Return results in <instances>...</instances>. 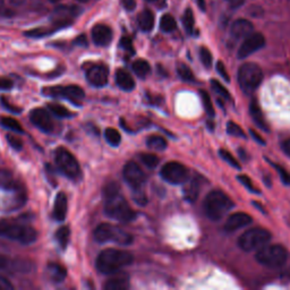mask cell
<instances>
[{"mask_svg":"<svg viewBox=\"0 0 290 290\" xmlns=\"http://www.w3.org/2000/svg\"><path fill=\"white\" fill-rule=\"evenodd\" d=\"M128 278L125 276H118L108 280V282L104 286V288L107 290H125L128 288Z\"/></svg>","mask_w":290,"mask_h":290,"instance_id":"cell-24","label":"cell"},{"mask_svg":"<svg viewBox=\"0 0 290 290\" xmlns=\"http://www.w3.org/2000/svg\"><path fill=\"white\" fill-rule=\"evenodd\" d=\"M94 238L99 242H113L119 245H129L133 242V236L124 229L118 227L109 225V223H101L94 230Z\"/></svg>","mask_w":290,"mask_h":290,"instance_id":"cell-6","label":"cell"},{"mask_svg":"<svg viewBox=\"0 0 290 290\" xmlns=\"http://www.w3.org/2000/svg\"><path fill=\"white\" fill-rule=\"evenodd\" d=\"M75 43H77L78 46H86L88 45V40H86L85 35H80L75 40Z\"/></svg>","mask_w":290,"mask_h":290,"instance_id":"cell-53","label":"cell"},{"mask_svg":"<svg viewBox=\"0 0 290 290\" xmlns=\"http://www.w3.org/2000/svg\"><path fill=\"white\" fill-rule=\"evenodd\" d=\"M230 1H231V0H230Z\"/></svg>","mask_w":290,"mask_h":290,"instance_id":"cell-60","label":"cell"},{"mask_svg":"<svg viewBox=\"0 0 290 290\" xmlns=\"http://www.w3.org/2000/svg\"><path fill=\"white\" fill-rule=\"evenodd\" d=\"M160 27H161L163 32L170 33L172 31L176 30L177 23H176V19L174 18V16H171L170 14H166L163 15L161 19H160Z\"/></svg>","mask_w":290,"mask_h":290,"instance_id":"cell-27","label":"cell"},{"mask_svg":"<svg viewBox=\"0 0 290 290\" xmlns=\"http://www.w3.org/2000/svg\"><path fill=\"white\" fill-rule=\"evenodd\" d=\"M199 58H201L202 64L204 65L206 68L211 67V65H212V54H211L209 49L202 47L201 50H199Z\"/></svg>","mask_w":290,"mask_h":290,"instance_id":"cell-40","label":"cell"},{"mask_svg":"<svg viewBox=\"0 0 290 290\" xmlns=\"http://www.w3.org/2000/svg\"><path fill=\"white\" fill-rule=\"evenodd\" d=\"M77 1H78V2H82V3H84V2H88L89 0H77Z\"/></svg>","mask_w":290,"mask_h":290,"instance_id":"cell-57","label":"cell"},{"mask_svg":"<svg viewBox=\"0 0 290 290\" xmlns=\"http://www.w3.org/2000/svg\"><path fill=\"white\" fill-rule=\"evenodd\" d=\"M104 137L107 142L112 146H118L121 142L120 133L115 128H107L104 132Z\"/></svg>","mask_w":290,"mask_h":290,"instance_id":"cell-32","label":"cell"},{"mask_svg":"<svg viewBox=\"0 0 290 290\" xmlns=\"http://www.w3.org/2000/svg\"><path fill=\"white\" fill-rule=\"evenodd\" d=\"M249 111H250V116H252L254 123H255L260 128L264 129V131H268V127H266V123L264 120L263 113H262L260 105L257 104L255 100H253L252 103H250Z\"/></svg>","mask_w":290,"mask_h":290,"instance_id":"cell-23","label":"cell"},{"mask_svg":"<svg viewBox=\"0 0 290 290\" xmlns=\"http://www.w3.org/2000/svg\"><path fill=\"white\" fill-rule=\"evenodd\" d=\"M282 150H284V152L286 154H287L288 156H290V139L285 141L284 143H282Z\"/></svg>","mask_w":290,"mask_h":290,"instance_id":"cell-51","label":"cell"},{"mask_svg":"<svg viewBox=\"0 0 290 290\" xmlns=\"http://www.w3.org/2000/svg\"><path fill=\"white\" fill-rule=\"evenodd\" d=\"M148 1H156V0H148Z\"/></svg>","mask_w":290,"mask_h":290,"instance_id":"cell-59","label":"cell"},{"mask_svg":"<svg viewBox=\"0 0 290 290\" xmlns=\"http://www.w3.org/2000/svg\"><path fill=\"white\" fill-rule=\"evenodd\" d=\"M134 257L129 252L116 248L102 250L97 258V268L103 274H113L131 265Z\"/></svg>","mask_w":290,"mask_h":290,"instance_id":"cell-1","label":"cell"},{"mask_svg":"<svg viewBox=\"0 0 290 290\" xmlns=\"http://www.w3.org/2000/svg\"><path fill=\"white\" fill-rule=\"evenodd\" d=\"M1 102H2V104H3V107H6L7 109H8V110H10V111H13V112H15V113H18V112H21L22 110H21V108H17V107H14L13 104L11 103H9L8 101H7L5 97H1Z\"/></svg>","mask_w":290,"mask_h":290,"instance_id":"cell-50","label":"cell"},{"mask_svg":"<svg viewBox=\"0 0 290 290\" xmlns=\"http://www.w3.org/2000/svg\"><path fill=\"white\" fill-rule=\"evenodd\" d=\"M256 260L262 265L268 268H280L287 261L288 254L282 246L280 245H264L256 252Z\"/></svg>","mask_w":290,"mask_h":290,"instance_id":"cell-7","label":"cell"},{"mask_svg":"<svg viewBox=\"0 0 290 290\" xmlns=\"http://www.w3.org/2000/svg\"><path fill=\"white\" fill-rule=\"evenodd\" d=\"M211 86H212L213 91L217 92L219 96L223 97V99H226V100L231 99V96H230V93L228 92V90H227L219 81H217V80L211 81Z\"/></svg>","mask_w":290,"mask_h":290,"instance_id":"cell-35","label":"cell"},{"mask_svg":"<svg viewBox=\"0 0 290 290\" xmlns=\"http://www.w3.org/2000/svg\"><path fill=\"white\" fill-rule=\"evenodd\" d=\"M104 212L108 217L120 222H131L136 217L135 211L132 210L126 199L119 193L105 196Z\"/></svg>","mask_w":290,"mask_h":290,"instance_id":"cell-3","label":"cell"},{"mask_svg":"<svg viewBox=\"0 0 290 290\" xmlns=\"http://www.w3.org/2000/svg\"><path fill=\"white\" fill-rule=\"evenodd\" d=\"M57 27H52V29H47V27H39V29H34V30H30L25 32L26 37L30 38H42L46 37V35H49L53 33L54 31H57Z\"/></svg>","mask_w":290,"mask_h":290,"instance_id":"cell-33","label":"cell"},{"mask_svg":"<svg viewBox=\"0 0 290 290\" xmlns=\"http://www.w3.org/2000/svg\"><path fill=\"white\" fill-rule=\"evenodd\" d=\"M48 108L54 116L58 117V118H68V117L73 116V113L70 112L67 108H65L64 105H61V104L50 103L48 105Z\"/></svg>","mask_w":290,"mask_h":290,"instance_id":"cell-31","label":"cell"},{"mask_svg":"<svg viewBox=\"0 0 290 290\" xmlns=\"http://www.w3.org/2000/svg\"><path fill=\"white\" fill-rule=\"evenodd\" d=\"M47 276L54 284H60L66 279L67 272L64 266L58 263H49L47 266Z\"/></svg>","mask_w":290,"mask_h":290,"instance_id":"cell-20","label":"cell"},{"mask_svg":"<svg viewBox=\"0 0 290 290\" xmlns=\"http://www.w3.org/2000/svg\"><path fill=\"white\" fill-rule=\"evenodd\" d=\"M253 31L254 26L252 23H250L248 19L241 18L233 23L230 32L235 39H244L246 37H248L249 34H252Z\"/></svg>","mask_w":290,"mask_h":290,"instance_id":"cell-18","label":"cell"},{"mask_svg":"<svg viewBox=\"0 0 290 290\" xmlns=\"http://www.w3.org/2000/svg\"><path fill=\"white\" fill-rule=\"evenodd\" d=\"M92 40L97 46L105 47L112 40V31L104 24H97L92 29Z\"/></svg>","mask_w":290,"mask_h":290,"instance_id":"cell-16","label":"cell"},{"mask_svg":"<svg viewBox=\"0 0 290 290\" xmlns=\"http://www.w3.org/2000/svg\"><path fill=\"white\" fill-rule=\"evenodd\" d=\"M234 202L228 195L221 191H213L207 194L204 201L205 214L211 220L218 221L229 212Z\"/></svg>","mask_w":290,"mask_h":290,"instance_id":"cell-2","label":"cell"},{"mask_svg":"<svg viewBox=\"0 0 290 290\" xmlns=\"http://www.w3.org/2000/svg\"><path fill=\"white\" fill-rule=\"evenodd\" d=\"M57 167L69 179H77L81 176V168L77 160L65 147H58L54 153Z\"/></svg>","mask_w":290,"mask_h":290,"instance_id":"cell-9","label":"cell"},{"mask_svg":"<svg viewBox=\"0 0 290 290\" xmlns=\"http://www.w3.org/2000/svg\"><path fill=\"white\" fill-rule=\"evenodd\" d=\"M141 160L148 168H155L159 164V158L155 154L143 153L141 154Z\"/></svg>","mask_w":290,"mask_h":290,"instance_id":"cell-39","label":"cell"},{"mask_svg":"<svg viewBox=\"0 0 290 290\" xmlns=\"http://www.w3.org/2000/svg\"><path fill=\"white\" fill-rule=\"evenodd\" d=\"M13 288V285L10 284V281L8 279L0 277V290H11Z\"/></svg>","mask_w":290,"mask_h":290,"instance_id":"cell-48","label":"cell"},{"mask_svg":"<svg viewBox=\"0 0 290 290\" xmlns=\"http://www.w3.org/2000/svg\"><path fill=\"white\" fill-rule=\"evenodd\" d=\"M8 1L13 6H22L25 2V0H8Z\"/></svg>","mask_w":290,"mask_h":290,"instance_id":"cell-54","label":"cell"},{"mask_svg":"<svg viewBox=\"0 0 290 290\" xmlns=\"http://www.w3.org/2000/svg\"><path fill=\"white\" fill-rule=\"evenodd\" d=\"M146 144H147L148 147L152 148V150H155V151H162L167 147L166 139H163L162 136H158V135L151 136L150 139L147 140Z\"/></svg>","mask_w":290,"mask_h":290,"instance_id":"cell-28","label":"cell"},{"mask_svg":"<svg viewBox=\"0 0 290 290\" xmlns=\"http://www.w3.org/2000/svg\"><path fill=\"white\" fill-rule=\"evenodd\" d=\"M68 210V203H67V196L65 193L57 194L56 199H54V205H53V218L57 221H64L67 215Z\"/></svg>","mask_w":290,"mask_h":290,"instance_id":"cell-19","label":"cell"},{"mask_svg":"<svg viewBox=\"0 0 290 290\" xmlns=\"http://www.w3.org/2000/svg\"><path fill=\"white\" fill-rule=\"evenodd\" d=\"M109 72L108 68L104 65H94L91 68H89L86 73V78L89 83L97 86V88H102L108 83Z\"/></svg>","mask_w":290,"mask_h":290,"instance_id":"cell-15","label":"cell"},{"mask_svg":"<svg viewBox=\"0 0 290 290\" xmlns=\"http://www.w3.org/2000/svg\"><path fill=\"white\" fill-rule=\"evenodd\" d=\"M217 70L219 72V74H220V76L226 82H229L230 81V77L228 75V73H227V69L225 67V65H223V62H221V61L218 62V64H217Z\"/></svg>","mask_w":290,"mask_h":290,"instance_id":"cell-46","label":"cell"},{"mask_svg":"<svg viewBox=\"0 0 290 290\" xmlns=\"http://www.w3.org/2000/svg\"><path fill=\"white\" fill-rule=\"evenodd\" d=\"M177 73L178 75L180 76V78L186 82H191L194 80V75H193V72H192L191 68L188 67L187 65L185 64H179L178 67H177Z\"/></svg>","mask_w":290,"mask_h":290,"instance_id":"cell-36","label":"cell"},{"mask_svg":"<svg viewBox=\"0 0 290 290\" xmlns=\"http://www.w3.org/2000/svg\"><path fill=\"white\" fill-rule=\"evenodd\" d=\"M137 22H139L141 30L144 31V32H150L154 26V15L151 10L145 9L140 14Z\"/></svg>","mask_w":290,"mask_h":290,"instance_id":"cell-22","label":"cell"},{"mask_svg":"<svg viewBox=\"0 0 290 290\" xmlns=\"http://www.w3.org/2000/svg\"><path fill=\"white\" fill-rule=\"evenodd\" d=\"M219 153H220L221 158L225 160L226 162H228L230 166H233L234 168H236V169H241V164L238 163V161L236 159H235V156L230 153V152L226 151V150H220L219 151Z\"/></svg>","mask_w":290,"mask_h":290,"instance_id":"cell-41","label":"cell"},{"mask_svg":"<svg viewBox=\"0 0 290 290\" xmlns=\"http://www.w3.org/2000/svg\"><path fill=\"white\" fill-rule=\"evenodd\" d=\"M31 121L37 126L39 129H41L45 133H51L53 131V121L51 116L46 109L38 108L31 111L30 115Z\"/></svg>","mask_w":290,"mask_h":290,"instance_id":"cell-14","label":"cell"},{"mask_svg":"<svg viewBox=\"0 0 290 290\" xmlns=\"http://www.w3.org/2000/svg\"><path fill=\"white\" fill-rule=\"evenodd\" d=\"M271 239V234L263 228H252L245 231L238 241V245L245 252H252L268 244Z\"/></svg>","mask_w":290,"mask_h":290,"instance_id":"cell-8","label":"cell"},{"mask_svg":"<svg viewBox=\"0 0 290 290\" xmlns=\"http://www.w3.org/2000/svg\"><path fill=\"white\" fill-rule=\"evenodd\" d=\"M7 142L9 143V145L11 147L14 148V150H22L23 147V141L19 139L18 136H15V135H11L8 134L7 135Z\"/></svg>","mask_w":290,"mask_h":290,"instance_id":"cell-42","label":"cell"},{"mask_svg":"<svg viewBox=\"0 0 290 290\" xmlns=\"http://www.w3.org/2000/svg\"><path fill=\"white\" fill-rule=\"evenodd\" d=\"M49 1H50V2H53V3H54V2H58V1H60V0H49Z\"/></svg>","mask_w":290,"mask_h":290,"instance_id":"cell-58","label":"cell"},{"mask_svg":"<svg viewBox=\"0 0 290 290\" xmlns=\"http://www.w3.org/2000/svg\"><path fill=\"white\" fill-rule=\"evenodd\" d=\"M227 133L233 136H237V137H242V139H245L246 135L244 131H242V127L237 125L236 123H234V121H229L228 124H227Z\"/></svg>","mask_w":290,"mask_h":290,"instance_id":"cell-37","label":"cell"},{"mask_svg":"<svg viewBox=\"0 0 290 290\" xmlns=\"http://www.w3.org/2000/svg\"><path fill=\"white\" fill-rule=\"evenodd\" d=\"M121 5L126 10H134L135 7H136V1L135 0H121Z\"/></svg>","mask_w":290,"mask_h":290,"instance_id":"cell-49","label":"cell"},{"mask_svg":"<svg viewBox=\"0 0 290 290\" xmlns=\"http://www.w3.org/2000/svg\"><path fill=\"white\" fill-rule=\"evenodd\" d=\"M0 237L8 238L24 245H30L37 241V233L29 226L0 221Z\"/></svg>","mask_w":290,"mask_h":290,"instance_id":"cell-4","label":"cell"},{"mask_svg":"<svg viewBox=\"0 0 290 290\" xmlns=\"http://www.w3.org/2000/svg\"><path fill=\"white\" fill-rule=\"evenodd\" d=\"M274 168H276L277 171L279 172L280 175V178L282 182H284L286 185H290V174L289 172L285 169V168H282L279 164H274Z\"/></svg>","mask_w":290,"mask_h":290,"instance_id":"cell-44","label":"cell"},{"mask_svg":"<svg viewBox=\"0 0 290 290\" xmlns=\"http://www.w3.org/2000/svg\"><path fill=\"white\" fill-rule=\"evenodd\" d=\"M2 7H3V0H0V10H1Z\"/></svg>","mask_w":290,"mask_h":290,"instance_id":"cell-56","label":"cell"},{"mask_svg":"<svg viewBox=\"0 0 290 290\" xmlns=\"http://www.w3.org/2000/svg\"><path fill=\"white\" fill-rule=\"evenodd\" d=\"M133 70H134V73L137 76L145 77L150 74L151 67H150V64H148L146 60L139 59L133 62Z\"/></svg>","mask_w":290,"mask_h":290,"instance_id":"cell-26","label":"cell"},{"mask_svg":"<svg viewBox=\"0 0 290 290\" xmlns=\"http://www.w3.org/2000/svg\"><path fill=\"white\" fill-rule=\"evenodd\" d=\"M0 124H1L5 128H8L15 133L24 132V129H23L22 125L19 124V121L15 118H11V117H2V118L0 119Z\"/></svg>","mask_w":290,"mask_h":290,"instance_id":"cell-29","label":"cell"},{"mask_svg":"<svg viewBox=\"0 0 290 290\" xmlns=\"http://www.w3.org/2000/svg\"><path fill=\"white\" fill-rule=\"evenodd\" d=\"M116 83L124 91H132L135 88L134 78L124 69H118L116 73Z\"/></svg>","mask_w":290,"mask_h":290,"instance_id":"cell-21","label":"cell"},{"mask_svg":"<svg viewBox=\"0 0 290 290\" xmlns=\"http://www.w3.org/2000/svg\"><path fill=\"white\" fill-rule=\"evenodd\" d=\"M249 223H252V217H250V215L244 212H236L231 214L230 217L227 219V221L225 223V229L227 231H236L242 228V227L248 226Z\"/></svg>","mask_w":290,"mask_h":290,"instance_id":"cell-17","label":"cell"},{"mask_svg":"<svg viewBox=\"0 0 290 290\" xmlns=\"http://www.w3.org/2000/svg\"><path fill=\"white\" fill-rule=\"evenodd\" d=\"M249 133H250V135L253 136V139H254V140H256L257 142H260L261 144H265V141H264L263 139H262V137H261L260 135H258L257 133H256L255 131H254V129H250V132H249Z\"/></svg>","mask_w":290,"mask_h":290,"instance_id":"cell-52","label":"cell"},{"mask_svg":"<svg viewBox=\"0 0 290 290\" xmlns=\"http://www.w3.org/2000/svg\"><path fill=\"white\" fill-rule=\"evenodd\" d=\"M238 179H239V182H241L242 185H244L246 188H247V190L249 191V192H253V193H258V191L256 190V187L253 185V183H252V180H250L247 176H244V175H241V176H238Z\"/></svg>","mask_w":290,"mask_h":290,"instance_id":"cell-43","label":"cell"},{"mask_svg":"<svg viewBox=\"0 0 290 290\" xmlns=\"http://www.w3.org/2000/svg\"><path fill=\"white\" fill-rule=\"evenodd\" d=\"M265 46V39L263 34L261 33H252L248 37L245 38L244 42L242 43L241 48L238 50V57L244 59L247 58L250 54L256 52L257 50H260Z\"/></svg>","mask_w":290,"mask_h":290,"instance_id":"cell-12","label":"cell"},{"mask_svg":"<svg viewBox=\"0 0 290 290\" xmlns=\"http://www.w3.org/2000/svg\"><path fill=\"white\" fill-rule=\"evenodd\" d=\"M120 47L125 50V51L134 53V47H133V42H132V40L129 38H127V37L121 38Z\"/></svg>","mask_w":290,"mask_h":290,"instance_id":"cell-45","label":"cell"},{"mask_svg":"<svg viewBox=\"0 0 290 290\" xmlns=\"http://www.w3.org/2000/svg\"><path fill=\"white\" fill-rule=\"evenodd\" d=\"M45 93L50 94L52 97H65L69 102H72L75 105H81L83 103V100L85 97V93L83 89L80 88L78 85H67V86H54V88H50L45 90Z\"/></svg>","mask_w":290,"mask_h":290,"instance_id":"cell-10","label":"cell"},{"mask_svg":"<svg viewBox=\"0 0 290 290\" xmlns=\"http://www.w3.org/2000/svg\"><path fill=\"white\" fill-rule=\"evenodd\" d=\"M123 175L126 183L134 190H139V188L142 187L145 183V179H146L144 172L139 167V164L133 161L125 164Z\"/></svg>","mask_w":290,"mask_h":290,"instance_id":"cell-13","label":"cell"},{"mask_svg":"<svg viewBox=\"0 0 290 290\" xmlns=\"http://www.w3.org/2000/svg\"><path fill=\"white\" fill-rule=\"evenodd\" d=\"M161 177L166 182L174 184V185H179L184 184L188 179V170L184 164L171 161L164 164L161 169Z\"/></svg>","mask_w":290,"mask_h":290,"instance_id":"cell-11","label":"cell"},{"mask_svg":"<svg viewBox=\"0 0 290 290\" xmlns=\"http://www.w3.org/2000/svg\"><path fill=\"white\" fill-rule=\"evenodd\" d=\"M197 3L199 8H201L202 10H205V0H197Z\"/></svg>","mask_w":290,"mask_h":290,"instance_id":"cell-55","label":"cell"},{"mask_svg":"<svg viewBox=\"0 0 290 290\" xmlns=\"http://www.w3.org/2000/svg\"><path fill=\"white\" fill-rule=\"evenodd\" d=\"M199 186H201L199 180L195 178L193 180H191L190 184H188L185 188V197L187 198V201L190 202L196 201L198 193H199Z\"/></svg>","mask_w":290,"mask_h":290,"instance_id":"cell-25","label":"cell"},{"mask_svg":"<svg viewBox=\"0 0 290 290\" xmlns=\"http://www.w3.org/2000/svg\"><path fill=\"white\" fill-rule=\"evenodd\" d=\"M69 237H70V230H69L68 227H66V226L60 227V228L57 230L56 239H57V242H59L61 248L67 247Z\"/></svg>","mask_w":290,"mask_h":290,"instance_id":"cell-30","label":"cell"},{"mask_svg":"<svg viewBox=\"0 0 290 290\" xmlns=\"http://www.w3.org/2000/svg\"><path fill=\"white\" fill-rule=\"evenodd\" d=\"M13 88V82L9 78L0 77V89L1 90H9Z\"/></svg>","mask_w":290,"mask_h":290,"instance_id":"cell-47","label":"cell"},{"mask_svg":"<svg viewBox=\"0 0 290 290\" xmlns=\"http://www.w3.org/2000/svg\"><path fill=\"white\" fill-rule=\"evenodd\" d=\"M183 24L184 27H185L186 32L188 33H193L194 31V15L192 9H186L185 13H184L183 16Z\"/></svg>","mask_w":290,"mask_h":290,"instance_id":"cell-34","label":"cell"},{"mask_svg":"<svg viewBox=\"0 0 290 290\" xmlns=\"http://www.w3.org/2000/svg\"><path fill=\"white\" fill-rule=\"evenodd\" d=\"M263 81V72L254 62H246L238 70V83L245 93H252Z\"/></svg>","mask_w":290,"mask_h":290,"instance_id":"cell-5","label":"cell"},{"mask_svg":"<svg viewBox=\"0 0 290 290\" xmlns=\"http://www.w3.org/2000/svg\"><path fill=\"white\" fill-rule=\"evenodd\" d=\"M201 97H202L203 105H204L206 113L210 117H213L214 116V108H213V103H212V100H211L210 96L205 91H201Z\"/></svg>","mask_w":290,"mask_h":290,"instance_id":"cell-38","label":"cell"}]
</instances>
